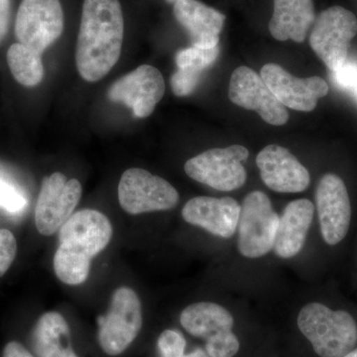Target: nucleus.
<instances>
[{
    "mask_svg": "<svg viewBox=\"0 0 357 357\" xmlns=\"http://www.w3.org/2000/svg\"><path fill=\"white\" fill-rule=\"evenodd\" d=\"M123 37L119 0H84L76 47L79 76L89 83L107 76L121 58Z\"/></svg>",
    "mask_w": 357,
    "mask_h": 357,
    "instance_id": "obj_1",
    "label": "nucleus"
},
{
    "mask_svg": "<svg viewBox=\"0 0 357 357\" xmlns=\"http://www.w3.org/2000/svg\"><path fill=\"white\" fill-rule=\"evenodd\" d=\"M109 218L96 210L73 213L59 232V246L54 255V271L59 280L79 285L88 279L91 259L112 241Z\"/></svg>",
    "mask_w": 357,
    "mask_h": 357,
    "instance_id": "obj_2",
    "label": "nucleus"
},
{
    "mask_svg": "<svg viewBox=\"0 0 357 357\" xmlns=\"http://www.w3.org/2000/svg\"><path fill=\"white\" fill-rule=\"evenodd\" d=\"M298 328L321 357L344 356L357 344V325L351 314L333 311L319 303L301 310Z\"/></svg>",
    "mask_w": 357,
    "mask_h": 357,
    "instance_id": "obj_3",
    "label": "nucleus"
},
{
    "mask_svg": "<svg viewBox=\"0 0 357 357\" xmlns=\"http://www.w3.org/2000/svg\"><path fill=\"white\" fill-rule=\"evenodd\" d=\"M185 332L206 342L210 357H234L239 351L238 338L232 333L234 319L225 307L211 302L190 305L181 312Z\"/></svg>",
    "mask_w": 357,
    "mask_h": 357,
    "instance_id": "obj_4",
    "label": "nucleus"
},
{
    "mask_svg": "<svg viewBox=\"0 0 357 357\" xmlns=\"http://www.w3.org/2000/svg\"><path fill=\"white\" fill-rule=\"evenodd\" d=\"M142 324L137 294L128 287L117 289L112 294L109 311L98 319L100 349L107 356H121L139 335Z\"/></svg>",
    "mask_w": 357,
    "mask_h": 357,
    "instance_id": "obj_5",
    "label": "nucleus"
},
{
    "mask_svg": "<svg viewBox=\"0 0 357 357\" xmlns=\"http://www.w3.org/2000/svg\"><path fill=\"white\" fill-rule=\"evenodd\" d=\"M279 215L263 192H251L241 206L238 225L239 252L248 258H259L273 249Z\"/></svg>",
    "mask_w": 357,
    "mask_h": 357,
    "instance_id": "obj_6",
    "label": "nucleus"
},
{
    "mask_svg": "<svg viewBox=\"0 0 357 357\" xmlns=\"http://www.w3.org/2000/svg\"><path fill=\"white\" fill-rule=\"evenodd\" d=\"M357 34V18L342 6L323 11L312 25L310 45L316 55L333 73L344 66L349 45Z\"/></svg>",
    "mask_w": 357,
    "mask_h": 357,
    "instance_id": "obj_7",
    "label": "nucleus"
},
{
    "mask_svg": "<svg viewBox=\"0 0 357 357\" xmlns=\"http://www.w3.org/2000/svg\"><path fill=\"white\" fill-rule=\"evenodd\" d=\"M248 156V150L241 145L210 149L188 160L185 172L192 180L218 191H234L245 184L248 175L243 162Z\"/></svg>",
    "mask_w": 357,
    "mask_h": 357,
    "instance_id": "obj_8",
    "label": "nucleus"
},
{
    "mask_svg": "<svg viewBox=\"0 0 357 357\" xmlns=\"http://www.w3.org/2000/svg\"><path fill=\"white\" fill-rule=\"evenodd\" d=\"M178 198L170 183L144 169H128L119 181V204L130 215L171 210L177 206Z\"/></svg>",
    "mask_w": 357,
    "mask_h": 357,
    "instance_id": "obj_9",
    "label": "nucleus"
},
{
    "mask_svg": "<svg viewBox=\"0 0 357 357\" xmlns=\"http://www.w3.org/2000/svg\"><path fill=\"white\" fill-rule=\"evenodd\" d=\"M64 30V13L59 0H23L18 9L15 35L23 46L42 56Z\"/></svg>",
    "mask_w": 357,
    "mask_h": 357,
    "instance_id": "obj_10",
    "label": "nucleus"
},
{
    "mask_svg": "<svg viewBox=\"0 0 357 357\" xmlns=\"http://www.w3.org/2000/svg\"><path fill=\"white\" fill-rule=\"evenodd\" d=\"M82 192L81 183L77 178L68 180L58 172L45 177L35 208V225L39 234L49 236L60 229L72 217Z\"/></svg>",
    "mask_w": 357,
    "mask_h": 357,
    "instance_id": "obj_11",
    "label": "nucleus"
},
{
    "mask_svg": "<svg viewBox=\"0 0 357 357\" xmlns=\"http://www.w3.org/2000/svg\"><path fill=\"white\" fill-rule=\"evenodd\" d=\"M165 93V81L160 70L153 66L142 65L110 86L112 102L123 103L138 119H146Z\"/></svg>",
    "mask_w": 357,
    "mask_h": 357,
    "instance_id": "obj_12",
    "label": "nucleus"
},
{
    "mask_svg": "<svg viewBox=\"0 0 357 357\" xmlns=\"http://www.w3.org/2000/svg\"><path fill=\"white\" fill-rule=\"evenodd\" d=\"M321 236L328 245L340 243L349 232L351 206L344 181L335 174H326L316 190Z\"/></svg>",
    "mask_w": 357,
    "mask_h": 357,
    "instance_id": "obj_13",
    "label": "nucleus"
},
{
    "mask_svg": "<svg viewBox=\"0 0 357 357\" xmlns=\"http://www.w3.org/2000/svg\"><path fill=\"white\" fill-rule=\"evenodd\" d=\"M229 96L234 105L255 110L271 126H280L288 121L286 107L277 100L261 76L250 68L239 67L232 73Z\"/></svg>",
    "mask_w": 357,
    "mask_h": 357,
    "instance_id": "obj_14",
    "label": "nucleus"
},
{
    "mask_svg": "<svg viewBox=\"0 0 357 357\" xmlns=\"http://www.w3.org/2000/svg\"><path fill=\"white\" fill-rule=\"evenodd\" d=\"M261 77L284 107L298 112H312L316 109L319 98L328 93V84L321 77L300 79L276 64L265 65Z\"/></svg>",
    "mask_w": 357,
    "mask_h": 357,
    "instance_id": "obj_15",
    "label": "nucleus"
},
{
    "mask_svg": "<svg viewBox=\"0 0 357 357\" xmlns=\"http://www.w3.org/2000/svg\"><path fill=\"white\" fill-rule=\"evenodd\" d=\"M256 165L264 184L272 191L300 192L309 187V171L288 149L268 145L256 157Z\"/></svg>",
    "mask_w": 357,
    "mask_h": 357,
    "instance_id": "obj_16",
    "label": "nucleus"
},
{
    "mask_svg": "<svg viewBox=\"0 0 357 357\" xmlns=\"http://www.w3.org/2000/svg\"><path fill=\"white\" fill-rule=\"evenodd\" d=\"M182 215L190 225L202 227L213 236L230 238L237 230L241 206L229 197H197L185 204Z\"/></svg>",
    "mask_w": 357,
    "mask_h": 357,
    "instance_id": "obj_17",
    "label": "nucleus"
},
{
    "mask_svg": "<svg viewBox=\"0 0 357 357\" xmlns=\"http://www.w3.org/2000/svg\"><path fill=\"white\" fill-rule=\"evenodd\" d=\"M174 15L185 28L192 46L211 49L218 46L225 16L197 0H178Z\"/></svg>",
    "mask_w": 357,
    "mask_h": 357,
    "instance_id": "obj_18",
    "label": "nucleus"
},
{
    "mask_svg": "<svg viewBox=\"0 0 357 357\" xmlns=\"http://www.w3.org/2000/svg\"><path fill=\"white\" fill-rule=\"evenodd\" d=\"M314 213V204L307 199H296L285 206L279 218L273 246L275 255L288 259L302 250L312 225Z\"/></svg>",
    "mask_w": 357,
    "mask_h": 357,
    "instance_id": "obj_19",
    "label": "nucleus"
},
{
    "mask_svg": "<svg viewBox=\"0 0 357 357\" xmlns=\"http://www.w3.org/2000/svg\"><path fill=\"white\" fill-rule=\"evenodd\" d=\"M316 20L312 0H274L269 23L272 36L278 41L302 43Z\"/></svg>",
    "mask_w": 357,
    "mask_h": 357,
    "instance_id": "obj_20",
    "label": "nucleus"
},
{
    "mask_svg": "<svg viewBox=\"0 0 357 357\" xmlns=\"http://www.w3.org/2000/svg\"><path fill=\"white\" fill-rule=\"evenodd\" d=\"M31 345L37 357H79L72 347L69 324L58 312L40 317L33 328Z\"/></svg>",
    "mask_w": 357,
    "mask_h": 357,
    "instance_id": "obj_21",
    "label": "nucleus"
},
{
    "mask_svg": "<svg viewBox=\"0 0 357 357\" xmlns=\"http://www.w3.org/2000/svg\"><path fill=\"white\" fill-rule=\"evenodd\" d=\"M7 64L14 79L27 88L38 86L44 77L42 56L22 44L11 45L7 51Z\"/></svg>",
    "mask_w": 357,
    "mask_h": 357,
    "instance_id": "obj_22",
    "label": "nucleus"
},
{
    "mask_svg": "<svg viewBox=\"0 0 357 357\" xmlns=\"http://www.w3.org/2000/svg\"><path fill=\"white\" fill-rule=\"evenodd\" d=\"M220 46L215 48L206 49L199 48V47H189V48L183 49L176 54L175 61L178 69H189L204 72L208 70L211 66L215 64V61L220 55Z\"/></svg>",
    "mask_w": 357,
    "mask_h": 357,
    "instance_id": "obj_23",
    "label": "nucleus"
},
{
    "mask_svg": "<svg viewBox=\"0 0 357 357\" xmlns=\"http://www.w3.org/2000/svg\"><path fill=\"white\" fill-rule=\"evenodd\" d=\"M203 72L189 69H178L171 77V88L174 95L177 96H188L194 93L201 79Z\"/></svg>",
    "mask_w": 357,
    "mask_h": 357,
    "instance_id": "obj_24",
    "label": "nucleus"
},
{
    "mask_svg": "<svg viewBox=\"0 0 357 357\" xmlns=\"http://www.w3.org/2000/svg\"><path fill=\"white\" fill-rule=\"evenodd\" d=\"M157 347L161 357H183L187 342L177 331L166 330L160 335Z\"/></svg>",
    "mask_w": 357,
    "mask_h": 357,
    "instance_id": "obj_25",
    "label": "nucleus"
},
{
    "mask_svg": "<svg viewBox=\"0 0 357 357\" xmlns=\"http://www.w3.org/2000/svg\"><path fill=\"white\" fill-rule=\"evenodd\" d=\"M17 243L10 230L0 229V277L6 273L15 259Z\"/></svg>",
    "mask_w": 357,
    "mask_h": 357,
    "instance_id": "obj_26",
    "label": "nucleus"
},
{
    "mask_svg": "<svg viewBox=\"0 0 357 357\" xmlns=\"http://www.w3.org/2000/svg\"><path fill=\"white\" fill-rule=\"evenodd\" d=\"M26 204L25 197L14 185L0 178V206L9 213H18Z\"/></svg>",
    "mask_w": 357,
    "mask_h": 357,
    "instance_id": "obj_27",
    "label": "nucleus"
},
{
    "mask_svg": "<svg viewBox=\"0 0 357 357\" xmlns=\"http://www.w3.org/2000/svg\"><path fill=\"white\" fill-rule=\"evenodd\" d=\"M335 74V79L338 86L344 89L357 88V64L356 63L345 62Z\"/></svg>",
    "mask_w": 357,
    "mask_h": 357,
    "instance_id": "obj_28",
    "label": "nucleus"
},
{
    "mask_svg": "<svg viewBox=\"0 0 357 357\" xmlns=\"http://www.w3.org/2000/svg\"><path fill=\"white\" fill-rule=\"evenodd\" d=\"M10 17V1L0 0V43L6 38Z\"/></svg>",
    "mask_w": 357,
    "mask_h": 357,
    "instance_id": "obj_29",
    "label": "nucleus"
},
{
    "mask_svg": "<svg viewBox=\"0 0 357 357\" xmlns=\"http://www.w3.org/2000/svg\"><path fill=\"white\" fill-rule=\"evenodd\" d=\"M2 357H37L18 342H10L6 345Z\"/></svg>",
    "mask_w": 357,
    "mask_h": 357,
    "instance_id": "obj_30",
    "label": "nucleus"
},
{
    "mask_svg": "<svg viewBox=\"0 0 357 357\" xmlns=\"http://www.w3.org/2000/svg\"><path fill=\"white\" fill-rule=\"evenodd\" d=\"M183 357H210L208 354H206V351H203V349H195L194 351H192L191 354H185Z\"/></svg>",
    "mask_w": 357,
    "mask_h": 357,
    "instance_id": "obj_31",
    "label": "nucleus"
},
{
    "mask_svg": "<svg viewBox=\"0 0 357 357\" xmlns=\"http://www.w3.org/2000/svg\"><path fill=\"white\" fill-rule=\"evenodd\" d=\"M342 357H357V347L356 349H352L351 351H349V354H345V356Z\"/></svg>",
    "mask_w": 357,
    "mask_h": 357,
    "instance_id": "obj_32",
    "label": "nucleus"
},
{
    "mask_svg": "<svg viewBox=\"0 0 357 357\" xmlns=\"http://www.w3.org/2000/svg\"><path fill=\"white\" fill-rule=\"evenodd\" d=\"M166 1L170 2V3H175L178 0H166Z\"/></svg>",
    "mask_w": 357,
    "mask_h": 357,
    "instance_id": "obj_33",
    "label": "nucleus"
},
{
    "mask_svg": "<svg viewBox=\"0 0 357 357\" xmlns=\"http://www.w3.org/2000/svg\"><path fill=\"white\" fill-rule=\"evenodd\" d=\"M356 93H357V88L356 89Z\"/></svg>",
    "mask_w": 357,
    "mask_h": 357,
    "instance_id": "obj_34",
    "label": "nucleus"
}]
</instances>
